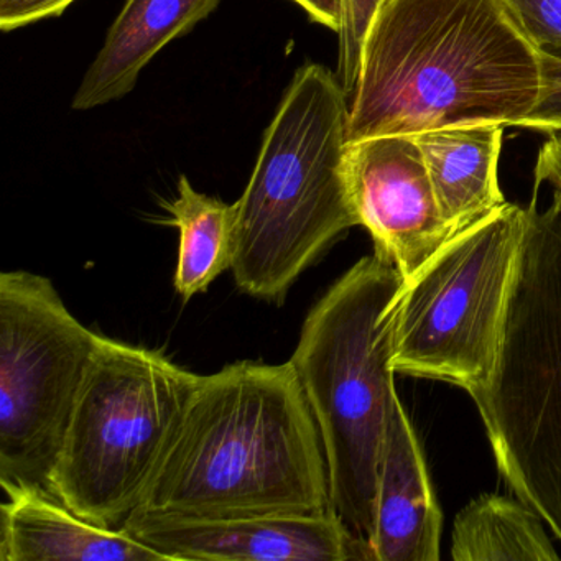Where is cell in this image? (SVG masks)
<instances>
[{
	"mask_svg": "<svg viewBox=\"0 0 561 561\" xmlns=\"http://www.w3.org/2000/svg\"><path fill=\"white\" fill-rule=\"evenodd\" d=\"M123 528L169 561H370L369 543L333 508L229 518L134 514Z\"/></svg>",
	"mask_w": 561,
	"mask_h": 561,
	"instance_id": "30bf717a",
	"label": "cell"
},
{
	"mask_svg": "<svg viewBox=\"0 0 561 561\" xmlns=\"http://www.w3.org/2000/svg\"><path fill=\"white\" fill-rule=\"evenodd\" d=\"M103 334L71 314L54 282L0 274V485L50 492Z\"/></svg>",
	"mask_w": 561,
	"mask_h": 561,
	"instance_id": "ba28073f",
	"label": "cell"
},
{
	"mask_svg": "<svg viewBox=\"0 0 561 561\" xmlns=\"http://www.w3.org/2000/svg\"><path fill=\"white\" fill-rule=\"evenodd\" d=\"M310 15L311 21L337 32L341 22V0H294Z\"/></svg>",
	"mask_w": 561,
	"mask_h": 561,
	"instance_id": "7402d4cb",
	"label": "cell"
},
{
	"mask_svg": "<svg viewBox=\"0 0 561 561\" xmlns=\"http://www.w3.org/2000/svg\"><path fill=\"white\" fill-rule=\"evenodd\" d=\"M346 179L359 226L374 252L412 277L449 239L422 150L413 136H380L347 144Z\"/></svg>",
	"mask_w": 561,
	"mask_h": 561,
	"instance_id": "9c48e42d",
	"label": "cell"
},
{
	"mask_svg": "<svg viewBox=\"0 0 561 561\" xmlns=\"http://www.w3.org/2000/svg\"><path fill=\"white\" fill-rule=\"evenodd\" d=\"M504 4L538 54L561 51V0H504Z\"/></svg>",
	"mask_w": 561,
	"mask_h": 561,
	"instance_id": "ac0fdd59",
	"label": "cell"
},
{
	"mask_svg": "<svg viewBox=\"0 0 561 561\" xmlns=\"http://www.w3.org/2000/svg\"><path fill=\"white\" fill-rule=\"evenodd\" d=\"M527 228L505 203L453 236L400 285L389 308L392 369L469 396L491 379Z\"/></svg>",
	"mask_w": 561,
	"mask_h": 561,
	"instance_id": "52a82bcc",
	"label": "cell"
},
{
	"mask_svg": "<svg viewBox=\"0 0 561 561\" xmlns=\"http://www.w3.org/2000/svg\"><path fill=\"white\" fill-rule=\"evenodd\" d=\"M442 530L425 455L397 393L380 456L370 561H438Z\"/></svg>",
	"mask_w": 561,
	"mask_h": 561,
	"instance_id": "8fae6325",
	"label": "cell"
},
{
	"mask_svg": "<svg viewBox=\"0 0 561 561\" xmlns=\"http://www.w3.org/2000/svg\"><path fill=\"white\" fill-rule=\"evenodd\" d=\"M77 0H0V28L15 31L45 19L58 18Z\"/></svg>",
	"mask_w": 561,
	"mask_h": 561,
	"instance_id": "ffe728a7",
	"label": "cell"
},
{
	"mask_svg": "<svg viewBox=\"0 0 561 561\" xmlns=\"http://www.w3.org/2000/svg\"><path fill=\"white\" fill-rule=\"evenodd\" d=\"M472 402L502 476L561 541V196L527 228L491 379Z\"/></svg>",
	"mask_w": 561,
	"mask_h": 561,
	"instance_id": "5b68a950",
	"label": "cell"
},
{
	"mask_svg": "<svg viewBox=\"0 0 561 561\" xmlns=\"http://www.w3.org/2000/svg\"><path fill=\"white\" fill-rule=\"evenodd\" d=\"M170 225L180 231L176 291L188 301L231 271L234 261V208L193 188L186 176L179 182V196L165 206Z\"/></svg>",
	"mask_w": 561,
	"mask_h": 561,
	"instance_id": "2e32d148",
	"label": "cell"
},
{
	"mask_svg": "<svg viewBox=\"0 0 561 561\" xmlns=\"http://www.w3.org/2000/svg\"><path fill=\"white\" fill-rule=\"evenodd\" d=\"M330 478L290 360L203 376L136 514L175 518L320 514Z\"/></svg>",
	"mask_w": 561,
	"mask_h": 561,
	"instance_id": "6da1fadb",
	"label": "cell"
},
{
	"mask_svg": "<svg viewBox=\"0 0 561 561\" xmlns=\"http://www.w3.org/2000/svg\"><path fill=\"white\" fill-rule=\"evenodd\" d=\"M382 2L383 0H341L337 80L347 96L356 90L367 34Z\"/></svg>",
	"mask_w": 561,
	"mask_h": 561,
	"instance_id": "e0dca14e",
	"label": "cell"
},
{
	"mask_svg": "<svg viewBox=\"0 0 561 561\" xmlns=\"http://www.w3.org/2000/svg\"><path fill=\"white\" fill-rule=\"evenodd\" d=\"M219 2L127 0L75 94L73 110H93L129 94L149 61L167 44L211 15Z\"/></svg>",
	"mask_w": 561,
	"mask_h": 561,
	"instance_id": "4fadbf2b",
	"label": "cell"
},
{
	"mask_svg": "<svg viewBox=\"0 0 561 561\" xmlns=\"http://www.w3.org/2000/svg\"><path fill=\"white\" fill-rule=\"evenodd\" d=\"M321 65L295 73L234 208L239 290L284 304L297 278L359 226L346 179L350 106Z\"/></svg>",
	"mask_w": 561,
	"mask_h": 561,
	"instance_id": "3957f363",
	"label": "cell"
},
{
	"mask_svg": "<svg viewBox=\"0 0 561 561\" xmlns=\"http://www.w3.org/2000/svg\"><path fill=\"white\" fill-rule=\"evenodd\" d=\"M535 190L543 183L553 188L554 195L561 196V130L548 133L535 163Z\"/></svg>",
	"mask_w": 561,
	"mask_h": 561,
	"instance_id": "44dd1931",
	"label": "cell"
},
{
	"mask_svg": "<svg viewBox=\"0 0 561 561\" xmlns=\"http://www.w3.org/2000/svg\"><path fill=\"white\" fill-rule=\"evenodd\" d=\"M455 561H558L543 518L522 501L482 494L469 502L455 520Z\"/></svg>",
	"mask_w": 561,
	"mask_h": 561,
	"instance_id": "9a60e30c",
	"label": "cell"
},
{
	"mask_svg": "<svg viewBox=\"0 0 561 561\" xmlns=\"http://www.w3.org/2000/svg\"><path fill=\"white\" fill-rule=\"evenodd\" d=\"M202 379L160 351L104 336L51 471V494L93 524L123 528Z\"/></svg>",
	"mask_w": 561,
	"mask_h": 561,
	"instance_id": "8992f818",
	"label": "cell"
},
{
	"mask_svg": "<svg viewBox=\"0 0 561 561\" xmlns=\"http://www.w3.org/2000/svg\"><path fill=\"white\" fill-rule=\"evenodd\" d=\"M538 94V51L504 0H383L364 45L347 140L518 127Z\"/></svg>",
	"mask_w": 561,
	"mask_h": 561,
	"instance_id": "7a4b0ae2",
	"label": "cell"
},
{
	"mask_svg": "<svg viewBox=\"0 0 561 561\" xmlns=\"http://www.w3.org/2000/svg\"><path fill=\"white\" fill-rule=\"evenodd\" d=\"M0 561H169L124 528L93 524L42 489H12L0 507Z\"/></svg>",
	"mask_w": 561,
	"mask_h": 561,
	"instance_id": "7c38bea8",
	"label": "cell"
},
{
	"mask_svg": "<svg viewBox=\"0 0 561 561\" xmlns=\"http://www.w3.org/2000/svg\"><path fill=\"white\" fill-rule=\"evenodd\" d=\"M402 282L377 252L359 259L308 311L290 359L320 430L331 507L366 541L397 396L389 308Z\"/></svg>",
	"mask_w": 561,
	"mask_h": 561,
	"instance_id": "277c9868",
	"label": "cell"
},
{
	"mask_svg": "<svg viewBox=\"0 0 561 561\" xmlns=\"http://www.w3.org/2000/svg\"><path fill=\"white\" fill-rule=\"evenodd\" d=\"M538 58H540V94L534 110L518 124V127L548 134L561 130V51L538 54Z\"/></svg>",
	"mask_w": 561,
	"mask_h": 561,
	"instance_id": "d6986e66",
	"label": "cell"
},
{
	"mask_svg": "<svg viewBox=\"0 0 561 561\" xmlns=\"http://www.w3.org/2000/svg\"><path fill=\"white\" fill-rule=\"evenodd\" d=\"M502 124L446 127L413 136L453 236L505 205L499 186Z\"/></svg>",
	"mask_w": 561,
	"mask_h": 561,
	"instance_id": "5bb4252c",
	"label": "cell"
}]
</instances>
